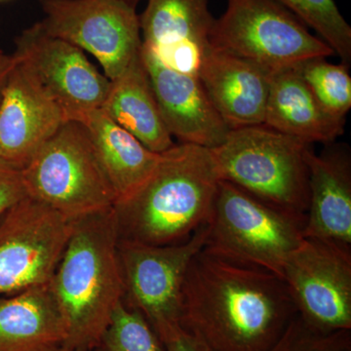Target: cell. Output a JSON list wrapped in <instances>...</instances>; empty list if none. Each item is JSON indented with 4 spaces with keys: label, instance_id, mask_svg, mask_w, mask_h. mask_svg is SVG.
Instances as JSON below:
<instances>
[{
    "label": "cell",
    "instance_id": "6da1fadb",
    "mask_svg": "<svg viewBox=\"0 0 351 351\" xmlns=\"http://www.w3.org/2000/svg\"><path fill=\"white\" fill-rule=\"evenodd\" d=\"M297 314L282 278L202 249L182 291L180 326L211 351H269Z\"/></svg>",
    "mask_w": 351,
    "mask_h": 351
},
{
    "label": "cell",
    "instance_id": "7a4b0ae2",
    "mask_svg": "<svg viewBox=\"0 0 351 351\" xmlns=\"http://www.w3.org/2000/svg\"><path fill=\"white\" fill-rule=\"evenodd\" d=\"M219 181L211 149L173 145L149 177L113 205L119 239L158 246L186 241L207 225Z\"/></svg>",
    "mask_w": 351,
    "mask_h": 351
},
{
    "label": "cell",
    "instance_id": "3957f363",
    "mask_svg": "<svg viewBox=\"0 0 351 351\" xmlns=\"http://www.w3.org/2000/svg\"><path fill=\"white\" fill-rule=\"evenodd\" d=\"M119 241L112 207L73 221L50 281L68 327L66 350L93 351L123 301Z\"/></svg>",
    "mask_w": 351,
    "mask_h": 351
},
{
    "label": "cell",
    "instance_id": "277c9868",
    "mask_svg": "<svg viewBox=\"0 0 351 351\" xmlns=\"http://www.w3.org/2000/svg\"><path fill=\"white\" fill-rule=\"evenodd\" d=\"M311 147L262 124L230 130L211 152L221 180L284 211L306 216Z\"/></svg>",
    "mask_w": 351,
    "mask_h": 351
},
{
    "label": "cell",
    "instance_id": "5b68a950",
    "mask_svg": "<svg viewBox=\"0 0 351 351\" xmlns=\"http://www.w3.org/2000/svg\"><path fill=\"white\" fill-rule=\"evenodd\" d=\"M306 219L221 180L203 249L282 278L286 261L304 239Z\"/></svg>",
    "mask_w": 351,
    "mask_h": 351
},
{
    "label": "cell",
    "instance_id": "8992f818",
    "mask_svg": "<svg viewBox=\"0 0 351 351\" xmlns=\"http://www.w3.org/2000/svg\"><path fill=\"white\" fill-rule=\"evenodd\" d=\"M27 196L75 221L117 202L84 125L68 120L22 169Z\"/></svg>",
    "mask_w": 351,
    "mask_h": 351
},
{
    "label": "cell",
    "instance_id": "52a82bcc",
    "mask_svg": "<svg viewBox=\"0 0 351 351\" xmlns=\"http://www.w3.org/2000/svg\"><path fill=\"white\" fill-rule=\"evenodd\" d=\"M211 45L270 73L335 55L326 43L276 0H228L226 12L215 20Z\"/></svg>",
    "mask_w": 351,
    "mask_h": 351
},
{
    "label": "cell",
    "instance_id": "ba28073f",
    "mask_svg": "<svg viewBox=\"0 0 351 351\" xmlns=\"http://www.w3.org/2000/svg\"><path fill=\"white\" fill-rule=\"evenodd\" d=\"M207 232L205 225L186 241L161 246L119 239L123 301L144 315L161 341L181 327L184 278L204 248Z\"/></svg>",
    "mask_w": 351,
    "mask_h": 351
},
{
    "label": "cell",
    "instance_id": "9c48e42d",
    "mask_svg": "<svg viewBox=\"0 0 351 351\" xmlns=\"http://www.w3.org/2000/svg\"><path fill=\"white\" fill-rule=\"evenodd\" d=\"M40 5L45 32L93 55L110 80L140 52V16L128 0H40Z\"/></svg>",
    "mask_w": 351,
    "mask_h": 351
},
{
    "label": "cell",
    "instance_id": "30bf717a",
    "mask_svg": "<svg viewBox=\"0 0 351 351\" xmlns=\"http://www.w3.org/2000/svg\"><path fill=\"white\" fill-rule=\"evenodd\" d=\"M73 221L27 197L0 218V299L49 283Z\"/></svg>",
    "mask_w": 351,
    "mask_h": 351
},
{
    "label": "cell",
    "instance_id": "8fae6325",
    "mask_svg": "<svg viewBox=\"0 0 351 351\" xmlns=\"http://www.w3.org/2000/svg\"><path fill=\"white\" fill-rule=\"evenodd\" d=\"M282 279L298 315L313 329L351 330V246L304 239L284 265Z\"/></svg>",
    "mask_w": 351,
    "mask_h": 351
},
{
    "label": "cell",
    "instance_id": "7c38bea8",
    "mask_svg": "<svg viewBox=\"0 0 351 351\" xmlns=\"http://www.w3.org/2000/svg\"><path fill=\"white\" fill-rule=\"evenodd\" d=\"M18 64L64 110L77 121L99 110L110 91V80L101 75L77 46L45 32L40 22L16 38Z\"/></svg>",
    "mask_w": 351,
    "mask_h": 351
},
{
    "label": "cell",
    "instance_id": "4fadbf2b",
    "mask_svg": "<svg viewBox=\"0 0 351 351\" xmlns=\"http://www.w3.org/2000/svg\"><path fill=\"white\" fill-rule=\"evenodd\" d=\"M66 121L56 101L17 64L0 94V158L22 170Z\"/></svg>",
    "mask_w": 351,
    "mask_h": 351
},
{
    "label": "cell",
    "instance_id": "5bb4252c",
    "mask_svg": "<svg viewBox=\"0 0 351 351\" xmlns=\"http://www.w3.org/2000/svg\"><path fill=\"white\" fill-rule=\"evenodd\" d=\"M141 56L166 128L180 144L213 149L225 142L230 129L217 112L199 78L161 63L142 45Z\"/></svg>",
    "mask_w": 351,
    "mask_h": 351
},
{
    "label": "cell",
    "instance_id": "9a60e30c",
    "mask_svg": "<svg viewBox=\"0 0 351 351\" xmlns=\"http://www.w3.org/2000/svg\"><path fill=\"white\" fill-rule=\"evenodd\" d=\"M210 0H149L140 16L142 45L161 63L197 76L211 46L215 18Z\"/></svg>",
    "mask_w": 351,
    "mask_h": 351
},
{
    "label": "cell",
    "instance_id": "2e32d148",
    "mask_svg": "<svg viewBox=\"0 0 351 351\" xmlns=\"http://www.w3.org/2000/svg\"><path fill=\"white\" fill-rule=\"evenodd\" d=\"M270 71L214 46L205 52L197 76L230 130L262 125L269 99Z\"/></svg>",
    "mask_w": 351,
    "mask_h": 351
},
{
    "label": "cell",
    "instance_id": "e0dca14e",
    "mask_svg": "<svg viewBox=\"0 0 351 351\" xmlns=\"http://www.w3.org/2000/svg\"><path fill=\"white\" fill-rule=\"evenodd\" d=\"M319 154L311 147L306 160L309 200L304 239L351 246V157L348 147L328 145Z\"/></svg>",
    "mask_w": 351,
    "mask_h": 351
},
{
    "label": "cell",
    "instance_id": "ac0fdd59",
    "mask_svg": "<svg viewBox=\"0 0 351 351\" xmlns=\"http://www.w3.org/2000/svg\"><path fill=\"white\" fill-rule=\"evenodd\" d=\"M66 339L50 282L0 299V351H60Z\"/></svg>",
    "mask_w": 351,
    "mask_h": 351
},
{
    "label": "cell",
    "instance_id": "d6986e66",
    "mask_svg": "<svg viewBox=\"0 0 351 351\" xmlns=\"http://www.w3.org/2000/svg\"><path fill=\"white\" fill-rule=\"evenodd\" d=\"M346 120L322 108L294 66L271 73L265 126L307 144L330 145L343 135Z\"/></svg>",
    "mask_w": 351,
    "mask_h": 351
},
{
    "label": "cell",
    "instance_id": "ffe728a7",
    "mask_svg": "<svg viewBox=\"0 0 351 351\" xmlns=\"http://www.w3.org/2000/svg\"><path fill=\"white\" fill-rule=\"evenodd\" d=\"M110 82L101 107L110 119L156 154L176 145L164 123L141 50L125 71Z\"/></svg>",
    "mask_w": 351,
    "mask_h": 351
},
{
    "label": "cell",
    "instance_id": "44dd1931",
    "mask_svg": "<svg viewBox=\"0 0 351 351\" xmlns=\"http://www.w3.org/2000/svg\"><path fill=\"white\" fill-rule=\"evenodd\" d=\"M77 121L89 134L117 202L133 193L156 167L160 154L149 151L101 108L86 113Z\"/></svg>",
    "mask_w": 351,
    "mask_h": 351
},
{
    "label": "cell",
    "instance_id": "7402d4cb",
    "mask_svg": "<svg viewBox=\"0 0 351 351\" xmlns=\"http://www.w3.org/2000/svg\"><path fill=\"white\" fill-rule=\"evenodd\" d=\"M294 68L322 108L332 117L346 119L351 108V77L348 66L313 58Z\"/></svg>",
    "mask_w": 351,
    "mask_h": 351
},
{
    "label": "cell",
    "instance_id": "603a6c76",
    "mask_svg": "<svg viewBox=\"0 0 351 351\" xmlns=\"http://www.w3.org/2000/svg\"><path fill=\"white\" fill-rule=\"evenodd\" d=\"M295 17L319 34L341 58L343 64L351 61V27L339 12L334 0H276Z\"/></svg>",
    "mask_w": 351,
    "mask_h": 351
},
{
    "label": "cell",
    "instance_id": "cb8c5ba5",
    "mask_svg": "<svg viewBox=\"0 0 351 351\" xmlns=\"http://www.w3.org/2000/svg\"><path fill=\"white\" fill-rule=\"evenodd\" d=\"M93 351H166V348L144 315L122 301Z\"/></svg>",
    "mask_w": 351,
    "mask_h": 351
},
{
    "label": "cell",
    "instance_id": "d4e9b609",
    "mask_svg": "<svg viewBox=\"0 0 351 351\" xmlns=\"http://www.w3.org/2000/svg\"><path fill=\"white\" fill-rule=\"evenodd\" d=\"M269 351H351V330L320 332L295 314Z\"/></svg>",
    "mask_w": 351,
    "mask_h": 351
},
{
    "label": "cell",
    "instance_id": "484cf974",
    "mask_svg": "<svg viewBox=\"0 0 351 351\" xmlns=\"http://www.w3.org/2000/svg\"><path fill=\"white\" fill-rule=\"evenodd\" d=\"M25 197L27 193L22 170L0 158V218Z\"/></svg>",
    "mask_w": 351,
    "mask_h": 351
},
{
    "label": "cell",
    "instance_id": "4316f807",
    "mask_svg": "<svg viewBox=\"0 0 351 351\" xmlns=\"http://www.w3.org/2000/svg\"><path fill=\"white\" fill-rule=\"evenodd\" d=\"M166 351H211L199 341L182 329L177 328L162 339Z\"/></svg>",
    "mask_w": 351,
    "mask_h": 351
},
{
    "label": "cell",
    "instance_id": "83f0119b",
    "mask_svg": "<svg viewBox=\"0 0 351 351\" xmlns=\"http://www.w3.org/2000/svg\"><path fill=\"white\" fill-rule=\"evenodd\" d=\"M17 64L18 60L15 55H6L3 52L0 54V94H1L7 78Z\"/></svg>",
    "mask_w": 351,
    "mask_h": 351
},
{
    "label": "cell",
    "instance_id": "f1b7e54d",
    "mask_svg": "<svg viewBox=\"0 0 351 351\" xmlns=\"http://www.w3.org/2000/svg\"><path fill=\"white\" fill-rule=\"evenodd\" d=\"M128 1L132 2V3H135L136 4L138 1V0H128Z\"/></svg>",
    "mask_w": 351,
    "mask_h": 351
},
{
    "label": "cell",
    "instance_id": "f546056e",
    "mask_svg": "<svg viewBox=\"0 0 351 351\" xmlns=\"http://www.w3.org/2000/svg\"><path fill=\"white\" fill-rule=\"evenodd\" d=\"M60 351H76V350H66V348H63V350H60Z\"/></svg>",
    "mask_w": 351,
    "mask_h": 351
},
{
    "label": "cell",
    "instance_id": "4dcf8cb0",
    "mask_svg": "<svg viewBox=\"0 0 351 351\" xmlns=\"http://www.w3.org/2000/svg\"><path fill=\"white\" fill-rule=\"evenodd\" d=\"M1 53H2V51H1V50H0V54H1Z\"/></svg>",
    "mask_w": 351,
    "mask_h": 351
}]
</instances>
